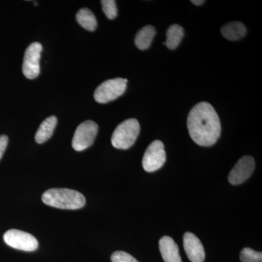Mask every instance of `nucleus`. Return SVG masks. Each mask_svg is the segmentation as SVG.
Wrapping results in <instances>:
<instances>
[{
	"mask_svg": "<svg viewBox=\"0 0 262 262\" xmlns=\"http://www.w3.org/2000/svg\"><path fill=\"white\" fill-rule=\"evenodd\" d=\"M57 122L58 120L56 116H51L46 119L36 133V142L38 144H42L51 139L56 128Z\"/></svg>",
	"mask_w": 262,
	"mask_h": 262,
	"instance_id": "ddd939ff",
	"label": "nucleus"
},
{
	"mask_svg": "<svg viewBox=\"0 0 262 262\" xmlns=\"http://www.w3.org/2000/svg\"><path fill=\"white\" fill-rule=\"evenodd\" d=\"M184 248L188 258L192 262H203L206 258L201 241L192 232H186L183 237Z\"/></svg>",
	"mask_w": 262,
	"mask_h": 262,
	"instance_id": "9d476101",
	"label": "nucleus"
},
{
	"mask_svg": "<svg viewBox=\"0 0 262 262\" xmlns=\"http://www.w3.org/2000/svg\"><path fill=\"white\" fill-rule=\"evenodd\" d=\"M77 23L90 32H94L97 27V20L93 12L88 8H82L76 15Z\"/></svg>",
	"mask_w": 262,
	"mask_h": 262,
	"instance_id": "2eb2a0df",
	"label": "nucleus"
},
{
	"mask_svg": "<svg viewBox=\"0 0 262 262\" xmlns=\"http://www.w3.org/2000/svg\"><path fill=\"white\" fill-rule=\"evenodd\" d=\"M191 3H192L193 4L195 5H203V3H205V1H203V0H192V1H191Z\"/></svg>",
	"mask_w": 262,
	"mask_h": 262,
	"instance_id": "412c9836",
	"label": "nucleus"
},
{
	"mask_svg": "<svg viewBox=\"0 0 262 262\" xmlns=\"http://www.w3.org/2000/svg\"><path fill=\"white\" fill-rule=\"evenodd\" d=\"M140 132V125L136 119H128L120 123L112 136V144L119 149H127L134 145Z\"/></svg>",
	"mask_w": 262,
	"mask_h": 262,
	"instance_id": "7ed1b4c3",
	"label": "nucleus"
},
{
	"mask_svg": "<svg viewBox=\"0 0 262 262\" xmlns=\"http://www.w3.org/2000/svg\"><path fill=\"white\" fill-rule=\"evenodd\" d=\"M112 262H139L125 251H116L111 256Z\"/></svg>",
	"mask_w": 262,
	"mask_h": 262,
	"instance_id": "6ab92c4d",
	"label": "nucleus"
},
{
	"mask_svg": "<svg viewBox=\"0 0 262 262\" xmlns=\"http://www.w3.org/2000/svg\"><path fill=\"white\" fill-rule=\"evenodd\" d=\"M98 127L97 124L91 120H87L81 123L76 129L72 139V146L77 151L88 149L94 144Z\"/></svg>",
	"mask_w": 262,
	"mask_h": 262,
	"instance_id": "39448f33",
	"label": "nucleus"
},
{
	"mask_svg": "<svg viewBox=\"0 0 262 262\" xmlns=\"http://www.w3.org/2000/svg\"><path fill=\"white\" fill-rule=\"evenodd\" d=\"M34 5H37V3H36L35 2V3H34Z\"/></svg>",
	"mask_w": 262,
	"mask_h": 262,
	"instance_id": "4be33fe9",
	"label": "nucleus"
},
{
	"mask_svg": "<svg viewBox=\"0 0 262 262\" xmlns=\"http://www.w3.org/2000/svg\"><path fill=\"white\" fill-rule=\"evenodd\" d=\"M239 258L242 262H262V253L245 248L241 251Z\"/></svg>",
	"mask_w": 262,
	"mask_h": 262,
	"instance_id": "f3484780",
	"label": "nucleus"
},
{
	"mask_svg": "<svg viewBox=\"0 0 262 262\" xmlns=\"http://www.w3.org/2000/svg\"><path fill=\"white\" fill-rule=\"evenodd\" d=\"M189 135L202 146L213 145L220 137L221 122L214 108L208 102H200L189 112L187 118Z\"/></svg>",
	"mask_w": 262,
	"mask_h": 262,
	"instance_id": "f257e3e1",
	"label": "nucleus"
},
{
	"mask_svg": "<svg viewBox=\"0 0 262 262\" xmlns=\"http://www.w3.org/2000/svg\"><path fill=\"white\" fill-rule=\"evenodd\" d=\"M255 160L251 156H244L238 160L229 174L228 180L232 185L242 184L253 173Z\"/></svg>",
	"mask_w": 262,
	"mask_h": 262,
	"instance_id": "1a4fd4ad",
	"label": "nucleus"
},
{
	"mask_svg": "<svg viewBox=\"0 0 262 262\" xmlns=\"http://www.w3.org/2000/svg\"><path fill=\"white\" fill-rule=\"evenodd\" d=\"M160 251L165 262H182L179 252V246L173 238L163 236L160 239Z\"/></svg>",
	"mask_w": 262,
	"mask_h": 262,
	"instance_id": "9b49d317",
	"label": "nucleus"
},
{
	"mask_svg": "<svg viewBox=\"0 0 262 262\" xmlns=\"http://www.w3.org/2000/svg\"><path fill=\"white\" fill-rule=\"evenodd\" d=\"M102 5L103 13L110 20H113L117 15L116 2L115 0H103L101 2Z\"/></svg>",
	"mask_w": 262,
	"mask_h": 262,
	"instance_id": "a211bd4d",
	"label": "nucleus"
},
{
	"mask_svg": "<svg viewBox=\"0 0 262 262\" xmlns=\"http://www.w3.org/2000/svg\"><path fill=\"white\" fill-rule=\"evenodd\" d=\"M166 160V153L161 141H153L143 157V168L146 172H154L161 168Z\"/></svg>",
	"mask_w": 262,
	"mask_h": 262,
	"instance_id": "0eeeda50",
	"label": "nucleus"
},
{
	"mask_svg": "<svg viewBox=\"0 0 262 262\" xmlns=\"http://www.w3.org/2000/svg\"><path fill=\"white\" fill-rule=\"evenodd\" d=\"M42 200L45 204L65 210H77L83 208L86 200L83 194L74 189L54 188L43 193Z\"/></svg>",
	"mask_w": 262,
	"mask_h": 262,
	"instance_id": "f03ea898",
	"label": "nucleus"
},
{
	"mask_svg": "<svg viewBox=\"0 0 262 262\" xmlns=\"http://www.w3.org/2000/svg\"><path fill=\"white\" fill-rule=\"evenodd\" d=\"M184 35V29L178 24H173L167 31L166 42H164V44L170 50L176 49L180 44Z\"/></svg>",
	"mask_w": 262,
	"mask_h": 262,
	"instance_id": "dca6fc26",
	"label": "nucleus"
},
{
	"mask_svg": "<svg viewBox=\"0 0 262 262\" xmlns=\"http://www.w3.org/2000/svg\"><path fill=\"white\" fill-rule=\"evenodd\" d=\"M156 34V29L152 26H146L137 33L135 37L136 47L141 51L148 49Z\"/></svg>",
	"mask_w": 262,
	"mask_h": 262,
	"instance_id": "4468645a",
	"label": "nucleus"
},
{
	"mask_svg": "<svg viewBox=\"0 0 262 262\" xmlns=\"http://www.w3.org/2000/svg\"><path fill=\"white\" fill-rule=\"evenodd\" d=\"M127 82L126 79L122 78L105 81L95 91V100L96 102L100 103H106L114 101L125 93Z\"/></svg>",
	"mask_w": 262,
	"mask_h": 262,
	"instance_id": "20e7f679",
	"label": "nucleus"
},
{
	"mask_svg": "<svg viewBox=\"0 0 262 262\" xmlns=\"http://www.w3.org/2000/svg\"><path fill=\"white\" fill-rule=\"evenodd\" d=\"M222 36L230 41H237L246 36L247 29L241 22L234 21L225 24L221 29Z\"/></svg>",
	"mask_w": 262,
	"mask_h": 262,
	"instance_id": "f8f14e48",
	"label": "nucleus"
},
{
	"mask_svg": "<svg viewBox=\"0 0 262 262\" xmlns=\"http://www.w3.org/2000/svg\"><path fill=\"white\" fill-rule=\"evenodd\" d=\"M8 144V137L7 136H0V160L3 158Z\"/></svg>",
	"mask_w": 262,
	"mask_h": 262,
	"instance_id": "aec40b11",
	"label": "nucleus"
},
{
	"mask_svg": "<svg viewBox=\"0 0 262 262\" xmlns=\"http://www.w3.org/2000/svg\"><path fill=\"white\" fill-rule=\"evenodd\" d=\"M42 51V45L39 42H33L29 45L24 53L23 66L24 75L27 78L33 80L39 75L40 72L41 52Z\"/></svg>",
	"mask_w": 262,
	"mask_h": 262,
	"instance_id": "6e6552de",
	"label": "nucleus"
},
{
	"mask_svg": "<svg viewBox=\"0 0 262 262\" xmlns=\"http://www.w3.org/2000/svg\"><path fill=\"white\" fill-rule=\"evenodd\" d=\"M5 244L10 247L24 251H34L37 249L39 243L35 237L28 232L18 229H10L4 234Z\"/></svg>",
	"mask_w": 262,
	"mask_h": 262,
	"instance_id": "423d86ee",
	"label": "nucleus"
}]
</instances>
